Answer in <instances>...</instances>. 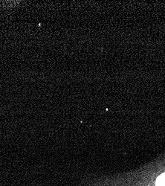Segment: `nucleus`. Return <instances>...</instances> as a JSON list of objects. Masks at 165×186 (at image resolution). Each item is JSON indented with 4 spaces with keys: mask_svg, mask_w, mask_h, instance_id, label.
Wrapping results in <instances>:
<instances>
[{
    "mask_svg": "<svg viewBox=\"0 0 165 186\" xmlns=\"http://www.w3.org/2000/svg\"><path fill=\"white\" fill-rule=\"evenodd\" d=\"M156 186H165V173L158 177L156 180Z\"/></svg>",
    "mask_w": 165,
    "mask_h": 186,
    "instance_id": "1",
    "label": "nucleus"
}]
</instances>
